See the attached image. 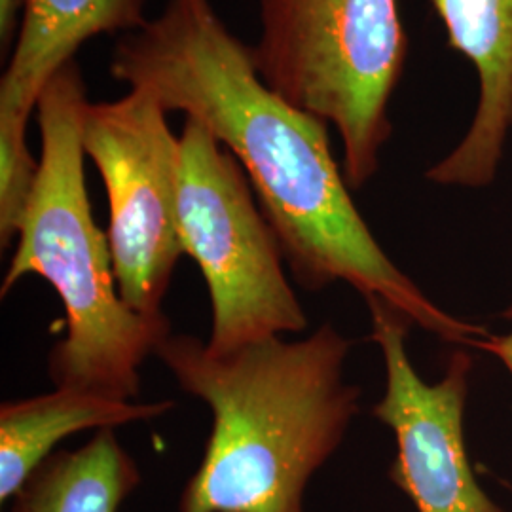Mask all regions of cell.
Masks as SVG:
<instances>
[{
    "instance_id": "obj_1",
    "label": "cell",
    "mask_w": 512,
    "mask_h": 512,
    "mask_svg": "<svg viewBox=\"0 0 512 512\" xmlns=\"http://www.w3.org/2000/svg\"><path fill=\"white\" fill-rule=\"evenodd\" d=\"M110 76L209 129L247 173L296 283L319 293L346 281L446 342L475 346L486 330L440 310L385 255L349 196L329 129L256 71L251 46L211 0H167L160 16L120 38Z\"/></svg>"
},
{
    "instance_id": "obj_11",
    "label": "cell",
    "mask_w": 512,
    "mask_h": 512,
    "mask_svg": "<svg viewBox=\"0 0 512 512\" xmlns=\"http://www.w3.org/2000/svg\"><path fill=\"white\" fill-rule=\"evenodd\" d=\"M141 484L135 459L101 429L78 450L55 452L12 497L8 512H118Z\"/></svg>"
},
{
    "instance_id": "obj_6",
    "label": "cell",
    "mask_w": 512,
    "mask_h": 512,
    "mask_svg": "<svg viewBox=\"0 0 512 512\" xmlns=\"http://www.w3.org/2000/svg\"><path fill=\"white\" fill-rule=\"evenodd\" d=\"M80 139L107 190V236L120 296L131 310L164 319L165 294L184 255L179 137L150 95L129 90L116 101H86Z\"/></svg>"
},
{
    "instance_id": "obj_2",
    "label": "cell",
    "mask_w": 512,
    "mask_h": 512,
    "mask_svg": "<svg viewBox=\"0 0 512 512\" xmlns=\"http://www.w3.org/2000/svg\"><path fill=\"white\" fill-rule=\"evenodd\" d=\"M349 351L351 340L332 323L228 355L171 332L154 357L213 414L179 512H304L311 476L359 414L361 389L346 378Z\"/></svg>"
},
{
    "instance_id": "obj_8",
    "label": "cell",
    "mask_w": 512,
    "mask_h": 512,
    "mask_svg": "<svg viewBox=\"0 0 512 512\" xmlns=\"http://www.w3.org/2000/svg\"><path fill=\"white\" fill-rule=\"evenodd\" d=\"M448 44L471 61L475 114L458 147L425 177L440 186L484 188L495 181L512 131V0H431Z\"/></svg>"
},
{
    "instance_id": "obj_13",
    "label": "cell",
    "mask_w": 512,
    "mask_h": 512,
    "mask_svg": "<svg viewBox=\"0 0 512 512\" xmlns=\"http://www.w3.org/2000/svg\"><path fill=\"white\" fill-rule=\"evenodd\" d=\"M27 10V0H0V48H2V57L8 59L16 48L19 31L23 25Z\"/></svg>"
},
{
    "instance_id": "obj_7",
    "label": "cell",
    "mask_w": 512,
    "mask_h": 512,
    "mask_svg": "<svg viewBox=\"0 0 512 512\" xmlns=\"http://www.w3.org/2000/svg\"><path fill=\"white\" fill-rule=\"evenodd\" d=\"M365 300L385 363L384 397L372 414L397 440L389 478L418 512H503L480 488L465 446L471 355L456 351L442 380L427 384L406 351L414 323L378 296Z\"/></svg>"
},
{
    "instance_id": "obj_5",
    "label": "cell",
    "mask_w": 512,
    "mask_h": 512,
    "mask_svg": "<svg viewBox=\"0 0 512 512\" xmlns=\"http://www.w3.org/2000/svg\"><path fill=\"white\" fill-rule=\"evenodd\" d=\"M179 228L184 255L200 266L211 298L209 353L228 355L308 329L247 173L192 118L179 137Z\"/></svg>"
},
{
    "instance_id": "obj_12",
    "label": "cell",
    "mask_w": 512,
    "mask_h": 512,
    "mask_svg": "<svg viewBox=\"0 0 512 512\" xmlns=\"http://www.w3.org/2000/svg\"><path fill=\"white\" fill-rule=\"evenodd\" d=\"M33 112L0 101V249L19 236L21 222L37 186L40 162L27 143Z\"/></svg>"
},
{
    "instance_id": "obj_9",
    "label": "cell",
    "mask_w": 512,
    "mask_h": 512,
    "mask_svg": "<svg viewBox=\"0 0 512 512\" xmlns=\"http://www.w3.org/2000/svg\"><path fill=\"white\" fill-rule=\"evenodd\" d=\"M175 406V401L135 403L65 387L2 403L0 501L10 503L61 440L88 429H118L137 421L156 420Z\"/></svg>"
},
{
    "instance_id": "obj_10",
    "label": "cell",
    "mask_w": 512,
    "mask_h": 512,
    "mask_svg": "<svg viewBox=\"0 0 512 512\" xmlns=\"http://www.w3.org/2000/svg\"><path fill=\"white\" fill-rule=\"evenodd\" d=\"M150 0H27L16 48L0 80V101L37 110L48 80L99 35L141 29Z\"/></svg>"
},
{
    "instance_id": "obj_4",
    "label": "cell",
    "mask_w": 512,
    "mask_h": 512,
    "mask_svg": "<svg viewBox=\"0 0 512 512\" xmlns=\"http://www.w3.org/2000/svg\"><path fill=\"white\" fill-rule=\"evenodd\" d=\"M251 52L275 93L334 126L346 183L363 188L393 133L389 105L408 57L397 0H260Z\"/></svg>"
},
{
    "instance_id": "obj_14",
    "label": "cell",
    "mask_w": 512,
    "mask_h": 512,
    "mask_svg": "<svg viewBox=\"0 0 512 512\" xmlns=\"http://www.w3.org/2000/svg\"><path fill=\"white\" fill-rule=\"evenodd\" d=\"M507 319H512V308L511 310L503 313ZM478 348L486 349L490 351L495 357H499L503 361V365L507 366V370L512 374V330L507 334H501V336H494V334H488L480 344Z\"/></svg>"
},
{
    "instance_id": "obj_3",
    "label": "cell",
    "mask_w": 512,
    "mask_h": 512,
    "mask_svg": "<svg viewBox=\"0 0 512 512\" xmlns=\"http://www.w3.org/2000/svg\"><path fill=\"white\" fill-rule=\"evenodd\" d=\"M86 101L74 59L38 97L40 171L0 296L27 275L46 279L61 298L67 329L48 357L55 387L133 401L141 393L139 370L171 334V323L131 310L118 291L109 236L93 220L86 188L80 139Z\"/></svg>"
}]
</instances>
